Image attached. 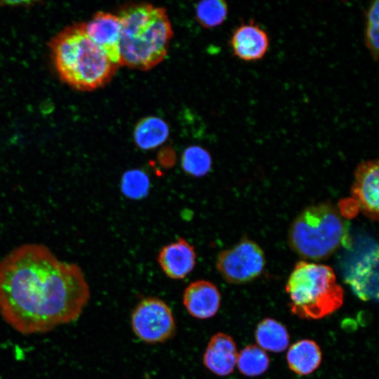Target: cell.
Masks as SVG:
<instances>
[{"instance_id": "cell-1", "label": "cell", "mask_w": 379, "mask_h": 379, "mask_svg": "<svg viewBox=\"0 0 379 379\" xmlns=\"http://www.w3.org/2000/svg\"><path fill=\"white\" fill-rule=\"evenodd\" d=\"M90 296L81 268L43 244H21L0 260V314L21 334H41L77 320Z\"/></svg>"}, {"instance_id": "cell-2", "label": "cell", "mask_w": 379, "mask_h": 379, "mask_svg": "<svg viewBox=\"0 0 379 379\" xmlns=\"http://www.w3.org/2000/svg\"><path fill=\"white\" fill-rule=\"evenodd\" d=\"M121 22L119 65L149 70L167 54L173 29L166 10L149 4L127 6Z\"/></svg>"}, {"instance_id": "cell-3", "label": "cell", "mask_w": 379, "mask_h": 379, "mask_svg": "<svg viewBox=\"0 0 379 379\" xmlns=\"http://www.w3.org/2000/svg\"><path fill=\"white\" fill-rule=\"evenodd\" d=\"M60 79L79 91H92L107 84L118 65L88 36L84 22L69 25L49 44Z\"/></svg>"}, {"instance_id": "cell-4", "label": "cell", "mask_w": 379, "mask_h": 379, "mask_svg": "<svg viewBox=\"0 0 379 379\" xmlns=\"http://www.w3.org/2000/svg\"><path fill=\"white\" fill-rule=\"evenodd\" d=\"M291 312L302 319H320L343 304L344 291L328 265L300 260L286 284Z\"/></svg>"}, {"instance_id": "cell-5", "label": "cell", "mask_w": 379, "mask_h": 379, "mask_svg": "<svg viewBox=\"0 0 379 379\" xmlns=\"http://www.w3.org/2000/svg\"><path fill=\"white\" fill-rule=\"evenodd\" d=\"M347 239L345 220L334 206L327 203L304 209L288 232L291 248L300 257L314 261L328 258Z\"/></svg>"}, {"instance_id": "cell-6", "label": "cell", "mask_w": 379, "mask_h": 379, "mask_svg": "<svg viewBox=\"0 0 379 379\" xmlns=\"http://www.w3.org/2000/svg\"><path fill=\"white\" fill-rule=\"evenodd\" d=\"M265 263L262 248L256 242L243 238L231 248L220 252L215 265L227 282L241 284L259 277Z\"/></svg>"}, {"instance_id": "cell-7", "label": "cell", "mask_w": 379, "mask_h": 379, "mask_svg": "<svg viewBox=\"0 0 379 379\" xmlns=\"http://www.w3.org/2000/svg\"><path fill=\"white\" fill-rule=\"evenodd\" d=\"M131 323L135 336L149 344L170 340L176 330L171 309L157 297L142 299L132 312Z\"/></svg>"}, {"instance_id": "cell-8", "label": "cell", "mask_w": 379, "mask_h": 379, "mask_svg": "<svg viewBox=\"0 0 379 379\" xmlns=\"http://www.w3.org/2000/svg\"><path fill=\"white\" fill-rule=\"evenodd\" d=\"M346 283L364 301L377 300L378 296V248L373 246L354 258L346 270Z\"/></svg>"}, {"instance_id": "cell-9", "label": "cell", "mask_w": 379, "mask_h": 379, "mask_svg": "<svg viewBox=\"0 0 379 379\" xmlns=\"http://www.w3.org/2000/svg\"><path fill=\"white\" fill-rule=\"evenodd\" d=\"M379 167L377 159L360 163L354 173L351 194L361 211L369 219H378Z\"/></svg>"}, {"instance_id": "cell-10", "label": "cell", "mask_w": 379, "mask_h": 379, "mask_svg": "<svg viewBox=\"0 0 379 379\" xmlns=\"http://www.w3.org/2000/svg\"><path fill=\"white\" fill-rule=\"evenodd\" d=\"M88 36L107 55L109 59L119 66L121 22L118 15L99 11L84 22Z\"/></svg>"}, {"instance_id": "cell-11", "label": "cell", "mask_w": 379, "mask_h": 379, "mask_svg": "<svg viewBox=\"0 0 379 379\" xmlns=\"http://www.w3.org/2000/svg\"><path fill=\"white\" fill-rule=\"evenodd\" d=\"M221 296L217 286L207 280H197L185 289L182 302L187 312L198 319L215 316L220 306Z\"/></svg>"}, {"instance_id": "cell-12", "label": "cell", "mask_w": 379, "mask_h": 379, "mask_svg": "<svg viewBox=\"0 0 379 379\" xmlns=\"http://www.w3.org/2000/svg\"><path fill=\"white\" fill-rule=\"evenodd\" d=\"M196 260L194 247L183 238L164 246L157 256L162 271L173 279L187 277L194 269Z\"/></svg>"}, {"instance_id": "cell-13", "label": "cell", "mask_w": 379, "mask_h": 379, "mask_svg": "<svg viewBox=\"0 0 379 379\" xmlns=\"http://www.w3.org/2000/svg\"><path fill=\"white\" fill-rule=\"evenodd\" d=\"M230 45L234 55L244 61H255L264 57L270 41L266 32L253 20L239 26L233 32Z\"/></svg>"}, {"instance_id": "cell-14", "label": "cell", "mask_w": 379, "mask_h": 379, "mask_svg": "<svg viewBox=\"0 0 379 379\" xmlns=\"http://www.w3.org/2000/svg\"><path fill=\"white\" fill-rule=\"evenodd\" d=\"M237 356V346L232 338L219 332L210 338L203 355V364L215 375L227 376L234 371Z\"/></svg>"}, {"instance_id": "cell-15", "label": "cell", "mask_w": 379, "mask_h": 379, "mask_svg": "<svg viewBox=\"0 0 379 379\" xmlns=\"http://www.w3.org/2000/svg\"><path fill=\"white\" fill-rule=\"evenodd\" d=\"M288 367L298 375L313 373L321 361V351L312 340L303 339L293 344L286 354Z\"/></svg>"}, {"instance_id": "cell-16", "label": "cell", "mask_w": 379, "mask_h": 379, "mask_svg": "<svg viewBox=\"0 0 379 379\" xmlns=\"http://www.w3.org/2000/svg\"><path fill=\"white\" fill-rule=\"evenodd\" d=\"M169 128L161 118L148 117L136 125L133 138L136 145L144 150L152 149L163 144L168 138Z\"/></svg>"}, {"instance_id": "cell-17", "label": "cell", "mask_w": 379, "mask_h": 379, "mask_svg": "<svg viewBox=\"0 0 379 379\" xmlns=\"http://www.w3.org/2000/svg\"><path fill=\"white\" fill-rule=\"evenodd\" d=\"M255 336L260 348L273 352L284 351L289 344V334L286 327L272 318L264 319L258 324Z\"/></svg>"}, {"instance_id": "cell-18", "label": "cell", "mask_w": 379, "mask_h": 379, "mask_svg": "<svg viewBox=\"0 0 379 379\" xmlns=\"http://www.w3.org/2000/svg\"><path fill=\"white\" fill-rule=\"evenodd\" d=\"M237 366L240 373L246 376H258L268 369L270 358L259 346L249 345L238 354Z\"/></svg>"}, {"instance_id": "cell-19", "label": "cell", "mask_w": 379, "mask_h": 379, "mask_svg": "<svg viewBox=\"0 0 379 379\" xmlns=\"http://www.w3.org/2000/svg\"><path fill=\"white\" fill-rule=\"evenodd\" d=\"M181 166L187 174L200 178L211 171L212 159L204 148L192 145L184 150L181 157Z\"/></svg>"}, {"instance_id": "cell-20", "label": "cell", "mask_w": 379, "mask_h": 379, "mask_svg": "<svg viewBox=\"0 0 379 379\" xmlns=\"http://www.w3.org/2000/svg\"><path fill=\"white\" fill-rule=\"evenodd\" d=\"M227 13V4L222 0L201 1L195 8L196 19L205 28H213L222 24Z\"/></svg>"}, {"instance_id": "cell-21", "label": "cell", "mask_w": 379, "mask_h": 379, "mask_svg": "<svg viewBox=\"0 0 379 379\" xmlns=\"http://www.w3.org/2000/svg\"><path fill=\"white\" fill-rule=\"evenodd\" d=\"M121 191L127 198L138 200L147 196L150 188L149 176L138 168L126 171L121 178Z\"/></svg>"}, {"instance_id": "cell-22", "label": "cell", "mask_w": 379, "mask_h": 379, "mask_svg": "<svg viewBox=\"0 0 379 379\" xmlns=\"http://www.w3.org/2000/svg\"><path fill=\"white\" fill-rule=\"evenodd\" d=\"M364 42L373 60L378 58L379 50V2L373 1L366 12Z\"/></svg>"}]
</instances>
